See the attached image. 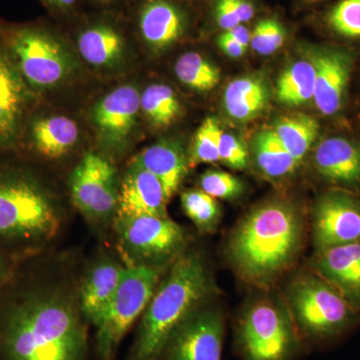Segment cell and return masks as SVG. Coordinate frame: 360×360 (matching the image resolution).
Segmentation results:
<instances>
[{
	"mask_svg": "<svg viewBox=\"0 0 360 360\" xmlns=\"http://www.w3.org/2000/svg\"><path fill=\"white\" fill-rule=\"evenodd\" d=\"M87 321L78 290L21 260L0 290V359L85 360Z\"/></svg>",
	"mask_w": 360,
	"mask_h": 360,
	"instance_id": "cell-1",
	"label": "cell"
},
{
	"mask_svg": "<svg viewBox=\"0 0 360 360\" xmlns=\"http://www.w3.org/2000/svg\"><path fill=\"white\" fill-rule=\"evenodd\" d=\"M302 214L290 201L271 198L253 207L232 232L227 252L245 283L267 288L300 257L304 236Z\"/></svg>",
	"mask_w": 360,
	"mask_h": 360,
	"instance_id": "cell-2",
	"label": "cell"
},
{
	"mask_svg": "<svg viewBox=\"0 0 360 360\" xmlns=\"http://www.w3.org/2000/svg\"><path fill=\"white\" fill-rule=\"evenodd\" d=\"M217 290L205 257L187 248L168 267L144 309L129 360H158L172 331Z\"/></svg>",
	"mask_w": 360,
	"mask_h": 360,
	"instance_id": "cell-3",
	"label": "cell"
},
{
	"mask_svg": "<svg viewBox=\"0 0 360 360\" xmlns=\"http://www.w3.org/2000/svg\"><path fill=\"white\" fill-rule=\"evenodd\" d=\"M63 226L60 206L37 174L0 167V251L20 259L34 257Z\"/></svg>",
	"mask_w": 360,
	"mask_h": 360,
	"instance_id": "cell-4",
	"label": "cell"
},
{
	"mask_svg": "<svg viewBox=\"0 0 360 360\" xmlns=\"http://www.w3.org/2000/svg\"><path fill=\"white\" fill-rule=\"evenodd\" d=\"M288 307L305 345L328 347L347 338L360 314L342 295L316 274H302L286 292Z\"/></svg>",
	"mask_w": 360,
	"mask_h": 360,
	"instance_id": "cell-5",
	"label": "cell"
},
{
	"mask_svg": "<svg viewBox=\"0 0 360 360\" xmlns=\"http://www.w3.org/2000/svg\"><path fill=\"white\" fill-rule=\"evenodd\" d=\"M305 345L288 307L274 297L246 307L236 326V349L243 360H295Z\"/></svg>",
	"mask_w": 360,
	"mask_h": 360,
	"instance_id": "cell-6",
	"label": "cell"
},
{
	"mask_svg": "<svg viewBox=\"0 0 360 360\" xmlns=\"http://www.w3.org/2000/svg\"><path fill=\"white\" fill-rule=\"evenodd\" d=\"M112 226L125 266L168 269L188 246L184 227L168 217H115Z\"/></svg>",
	"mask_w": 360,
	"mask_h": 360,
	"instance_id": "cell-7",
	"label": "cell"
},
{
	"mask_svg": "<svg viewBox=\"0 0 360 360\" xmlns=\"http://www.w3.org/2000/svg\"><path fill=\"white\" fill-rule=\"evenodd\" d=\"M168 269L127 266L122 283L105 309L94 322L96 348L101 360H112L134 322L141 319Z\"/></svg>",
	"mask_w": 360,
	"mask_h": 360,
	"instance_id": "cell-8",
	"label": "cell"
},
{
	"mask_svg": "<svg viewBox=\"0 0 360 360\" xmlns=\"http://www.w3.org/2000/svg\"><path fill=\"white\" fill-rule=\"evenodd\" d=\"M0 37L4 51L28 87L49 89L70 75V54L44 30L33 26H0Z\"/></svg>",
	"mask_w": 360,
	"mask_h": 360,
	"instance_id": "cell-9",
	"label": "cell"
},
{
	"mask_svg": "<svg viewBox=\"0 0 360 360\" xmlns=\"http://www.w3.org/2000/svg\"><path fill=\"white\" fill-rule=\"evenodd\" d=\"M70 187L73 203L89 224L99 231L113 225L120 184L110 160L96 153H86L71 172Z\"/></svg>",
	"mask_w": 360,
	"mask_h": 360,
	"instance_id": "cell-10",
	"label": "cell"
},
{
	"mask_svg": "<svg viewBox=\"0 0 360 360\" xmlns=\"http://www.w3.org/2000/svg\"><path fill=\"white\" fill-rule=\"evenodd\" d=\"M207 304L191 312L172 331L158 360H221L224 316Z\"/></svg>",
	"mask_w": 360,
	"mask_h": 360,
	"instance_id": "cell-11",
	"label": "cell"
},
{
	"mask_svg": "<svg viewBox=\"0 0 360 360\" xmlns=\"http://www.w3.org/2000/svg\"><path fill=\"white\" fill-rule=\"evenodd\" d=\"M310 224L316 251L359 241V198L349 191L331 189L315 202Z\"/></svg>",
	"mask_w": 360,
	"mask_h": 360,
	"instance_id": "cell-12",
	"label": "cell"
},
{
	"mask_svg": "<svg viewBox=\"0 0 360 360\" xmlns=\"http://www.w3.org/2000/svg\"><path fill=\"white\" fill-rule=\"evenodd\" d=\"M309 56L315 68V106L321 115H335L345 103L354 58L349 52L333 46L315 47Z\"/></svg>",
	"mask_w": 360,
	"mask_h": 360,
	"instance_id": "cell-13",
	"label": "cell"
},
{
	"mask_svg": "<svg viewBox=\"0 0 360 360\" xmlns=\"http://www.w3.org/2000/svg\"><path fill=\"white\" fill-rule=\"evenodd\" d=\"M139 110L141 94L131 84L117 87L96 104L92 120L105 148L122 150L136 124Z\"/></svg>",
	"mask_w": 360,
	"mask_h": 360,
	"instance_id": "cell-14",
	"label": "cell"
},
{
	"mask_svg": "<svg viewBox=\"0 0 360 360\" xmlns=\"http://www.w3.org/2000/svg\"><path fill=\"white\" fill-rule=\"evenodd\" d=\"M314 167L335 188L360 191V141L342 136L323 139L314 149Z\"/></svg>",
	"mask_w": 360,
	"mask_h": 360,
	"instance_id": "cell-15",
	"label": "cell"
},
{
	"mask_svg": "<svg viewBox=\"0 0 360 360\" xmlns=\"http://www.w3.org/2000/svg\"><path fill=\"white\" fill-rule=\"evenodd\" d=\"M125 269L120 255L110 251H103L90 262L78 288L80 307L87 322L94 323L108 307L122 283Z\"/></svg>",
	"mask_w": 360,
	"mask_h": 360,
	"instance_id": "cell-16",
	"label": "cell"
},
{
	"mask_svg": "<svg viewBox=\"0 0 360 360\" xmlns=\"http://www.w3.org/2000/svg\"><path fill=\"white\" fill-rule=\"evenodd\" d=\"M167 202L158 177L131 161L120 181L115 217H168Z\"/></svg>",
	"mask_w": 360,
	"mask_h": 360,
	"instance_id": "cell-17",
	"label": "cell"
},
{
	"mask_svg": "<svg viewBox=\"0 0 360 360\" xmlns=\"http://www.w3.org/2000/svg\"><path fill=\"white\" fill-rule=\"evenodd\" d=\"M311 264L360 314V240L316 251Z\"/></svg>",
	"mask_w": 360,
	"mask_h": 360,
	"instance_id": "cell-18",
	"label": "cell"
},
{
	"mask_svg": "<svg viewBox=\"0 0 360 360\" xmlns=\"http://www.w3.org/2000/svg\"><path fill=\"white\" fill-rule=\"evenodd\" d=\"M4 49L0 47V148L13 146L20 137L28 89Z\"/></svg>",
	"mask_w": 360,
	"mask_h": 360,
	"instance_id": "cell-19",
	"label": "cell"
},
{
	"mask_svg": "<svg viewBox=\"0 0 360 360\" xmlns=\"http://www.w3.org/2000/svg\"><path fill=\"white\" fill-rule=\"evenodd\" d=\"M132 161L158 177L167 201L179 191L189 168L184 146L174 139H162L151 144Z\"/></svg>",
	"mask_w": 360,
	"mask_h": 360,
	"instance_id": "cell-20",
	"label": "cell"
},
{
	"mask_svg": "<svg viewBox=\"0 0 360 360\" xmlns=\"http://www.w3.org/2000/svg\"><path fill=\"white\" fill-rule=\"evenodd\" d=\"M186 21L179 7L167 0H148L142 6L139 28L153 51L172 46L186 32Z\"/></svg>",
	"mask_w": 360,
	"mask_h": 360,
	"instance_id": "cell-21",
	"label": "cell"
},
{
	"mask_svg": "<svg viewBox=\"0 0 360 360\" xmlns=\"http://www.w3.org/2000/svg\"><path fill=\"white\" fill-rule=\"evenodd\" d=\"M269 84L262 75L236 78L225 89V111L236 122H250L264 112L269 105Z\"/></svg>",
	"mask_w": 360,
	"mask_h": 360,
	"instance_id": "cell-22",
	"label": "cell"
},
{
	"mask_svg": "<svg viewBox=\"0 0 360 360\" xmlns=\"http://www.w3.org/2000/svg\"><path fill=\"white\" fill-rule=\"evenodd\" d=\"M79 130L75 120L63 115L39 118L30 127V141L39 155L56 160L75 148Z\"/></svg>",
	"mask_w": 360,
	"mask_h": 360,
	"instance_id": "cell-23",
	"label": "cell"
},
{
	"mask_svg": "<svg viewBox=\"0 0 360 360\" xmlns=\"http://www.w3.org/2000/svg\"><path fill=\"white\" fill-rule=\"evenodd\" d=\"M78 51L90 65L112 68L122 60L124 41L110 25H94L85 30L77 40Z\"/></svg>",
	"mask_w": 360,
	"mask_h": 360,
	"instance_id": "cell-24",
	"label": "cell"
},
{
	"mask_svg": "<svg viewBox=\"0 0 360 360\" xmlns=\"http://www.w3.org/2000/svg\"><path fill=\"white\" fill-rule=\"evenodd\" d=\"M251 155L259 172L269 179H285L300 167L272 129L255 134L251 141Z\"/></svg>",
	"mask_w": 360,
	"mask_h": 360,
	"instance_id": "cell-25",
	"label": "cell"
},
{
	"mask_svg": "<svg viewBox=\"0 0 360 360\" xmlns=\"http://www.w3.org/2000/svg\"><path fill=\"white\" fill-rule=\"evenodd\" d=\"M319 123L312 116L296 113L279 117L272 130L298 165L309 155L319 132Z\"/></svg>",
	"mask_w": 360,
	"mask_h": 360,
	"instance_id": "cell-26",
	"label": "cell"
},
{
	"mask_svg": "<svg viewBox=\"0 0 360 360\" xmlns=\"http://www.w3.org/2000/svg\"><path fill=\"white\" fill-rule=\"evenodd\" d=\"M315 68L309 56L283 71L276 82V96L283 105L297 108L314 99Z\"/></svg>",
	"mask_w": 360,
	"mask_h": 360,
	"instance_id": "cell-27",
	"label": "cell"
},
{
	"mask_svg": "<svg viewBox=\"0 0 360 360\" xmlns=\"http://www.w3.org/2000/svg\"><path fill=\"white\" fill-rule=\"evenodd\" d=\"M141 108L156 127H167L179 117L182 108L174 90L167 84H151L141 94Z\"/></svg>",
	"mask_w": 360,
	"mask_h": 360,
	"instance_id": "cell-28",
	"label": "cell"
},
{
	"mask_svg": "<svg viewBox=\"0 0 360 360\" xmlns=\"http://www.w3.org/2000/svg\"><path fill=\"white\" fill-rule=\"evenodd\" d=\"M179 82L198 92H208L219 85L220 70L198 52L182 54L174 66Z\"/></svg>",
	"mask_w": 360,
	"mask_h": 360,
	"instance_id": "cell-29",
	"label": "cell"
},
{
	"mask_svg": "<svg viewBox=\"0 0 360 360\" xmlns=\"http://www.w3.org/2000/svg\"><path fill=\"white\" fill-rule=\"evenodd\" d=\"M182 210L201 233H212L221 219L219 203L201 189H188L180 196Z\"/></svg>",
	"mask_w": 360,
	"mask_h": 360,
	"instance_id": "cell-30",
	"label": "cell"
},
{
	"mask_svg": "<svg viewBox=\"0 0 360 360\" xmlns=\"http://www.w3.org/2000/svg\"><path fill=\"white\" fill-rule=\"evenodd\" d=\"M222 129L217 118H206L194 136L189 156V167L201 163H217L219 160V137Z\"/></svg>",
	"mask_w": 360,
	"mask_h": 360,
	"instance_id": "cell-31",
	"label": "cell"
},
{
	"mask_svg": "<svg viewBox=\"0 0 360 360\" xmlns=\"http://www.w3.org/2000/svg\"><path fill=\"white\" fill-rule=\"evenodd\" d=\"M331 32L349 40H360V0H340L326 14Z\"/></svg>",
	"mask_w": 360,
	"mask_h": 360,
	"instance_id": "cell-32",
	"label": "cell"
},
{
	"mask_svg": "<svg viewBox=\"0 0 360 360\" xmlns=\"http://www.w3.org/2000/svg\"><path fill=\"white\" fill-rule=\"evenodd\" d=\"M200 189L215 200H233L245 191V184L229 172L210 169L201 174Z\"/></svg>",
	"mask_w": 360,
	"mask_h": 360,
	"instance_id": "cell-33",
	"label": "cell"
},
{
	"mask_svg": "<svg viewBox=\"0 0 360 360\" xmlns=\"http://www.w3.org/2000/svg\"><path fill=\"white\" fill-rule=\"evenodd\" d=\"M285 30L274 18L260 20L251 32L250 47L260 56H267L283 47Z\"/></svg>",
	"mask_w": 360,
	"mask_h": 360,
	"instance_id": "cell-34",
	"label": "cell"
},
{
	"mask_svg": "<svg viewBox=\"0 0 360 360\" xmlns=\"http://www.w3.org/2000/svg\"><path fill=\"white\" fill-rule=\"evenodd\" d=\"M255 16V6L250 0H217L214 18L224 30L248 22Z\"/></svg>",
	"mask_w": 360,
	"mask_h": 360,
	"instance_id": "cell-35",
	"label": "cell"
},
{
	"mask_svg": "<svg viewBox=\"0 0 360 360\" xmlns=\"http://www.w3.org/2000/svg\"><path fill=\"white\" fill-rule=\"evenodd\" d=\"M219 149L220 162L233 169H246L248 163V149L238 136L222 129Z\"/></svg>",
	"mask_w": 360,
	"mask_h": 360,
	"instance_id": "cell-36",
	"label": "cell"
},
{
	"mask_svg": "<svg viewBox=\"0 0 360 360\" xmlns=\"http://www.w3.org/2000/svg\"><path fill=\"white\" fill-rule=\"evenodd\" d=\"M22 259L0 251V290L11 281Z\"/></svg>",
	"mask_w": 360,
	"mask_h": 360,
	"instance_id": "cell-37",
	"label": "cell"
},
{
	"mask_svg": "<svg viewBox=\"0 0 360 360\" xmlns=\"http://www.w3.org/2000/svg\"><path fill=\"white\" fill-rule=\"evenodd\" d=\"M217 45L225 56L231 58H240L245 56L246 49L232 39L226 33H222L217 39Z\"/></svg>",
	"mask_w": 360,
	"mask_h": 360,
	"instance_id": "cell-38",
	"label": "cell"
},
{
	"mask_svg": "<svg viewBox=\"0 0 360 360\" xmlns=\"http://www.w3.org/2000/svg\"><path fill=\"white\" fill-rule=\"evenodd\" d=\"M224 33H226L229 37L236 40L239 44L243 45L246 49L250 46L251 32L245 25H239L236 27L231 28V30H225Z\"/></svg>",
	"mask_w": 360,
	"mask_h": 360,
	"instance_id": "cell-39",
	"label": "cell"
},
{
	"mask_svg": "<svg viewBox=\"0 0 360 360\" xmlns=\"http://www.w3.org/2000/svg\"><path fill=\"white\" fill-rule=\"evenodd\" d=\"M44 1L51 6L63 9L72 6L77 0H44Z\"/></svg>",
	"mask_w": 360,
	"mask_h": 360,
	"instance_id": "cell-40",
	"label": "cell"
},
{
	"mask_svg": "<svg viewBox=\"0 0 360 360\" xmlns=\"http://www.w3.org/2000/svg\"><path fill=\"white\" fill-rule=\"evenodd\" d=\"M309 1L315 2V1H319V0H309Z\"/></svg>",
	"mask_w": 360,
	"mask_h": 360,
	"instance_id": "cell-41",
	"label": "cell"
},
{
	"mask_svg": "<svg viewBox=\"0 0 360 360\" xmlns=\"http://www.w3.org/2000/svg\"><path fill=\"white\" fill-rule=\"evenodd\" d=\"M96 1H103V0H96Z\"/></svg>",
	"mask_w": 360,
	"mask_h": 360,
	"instance_id": "cell-42",
	"label": "cell"
}]
</instances>
